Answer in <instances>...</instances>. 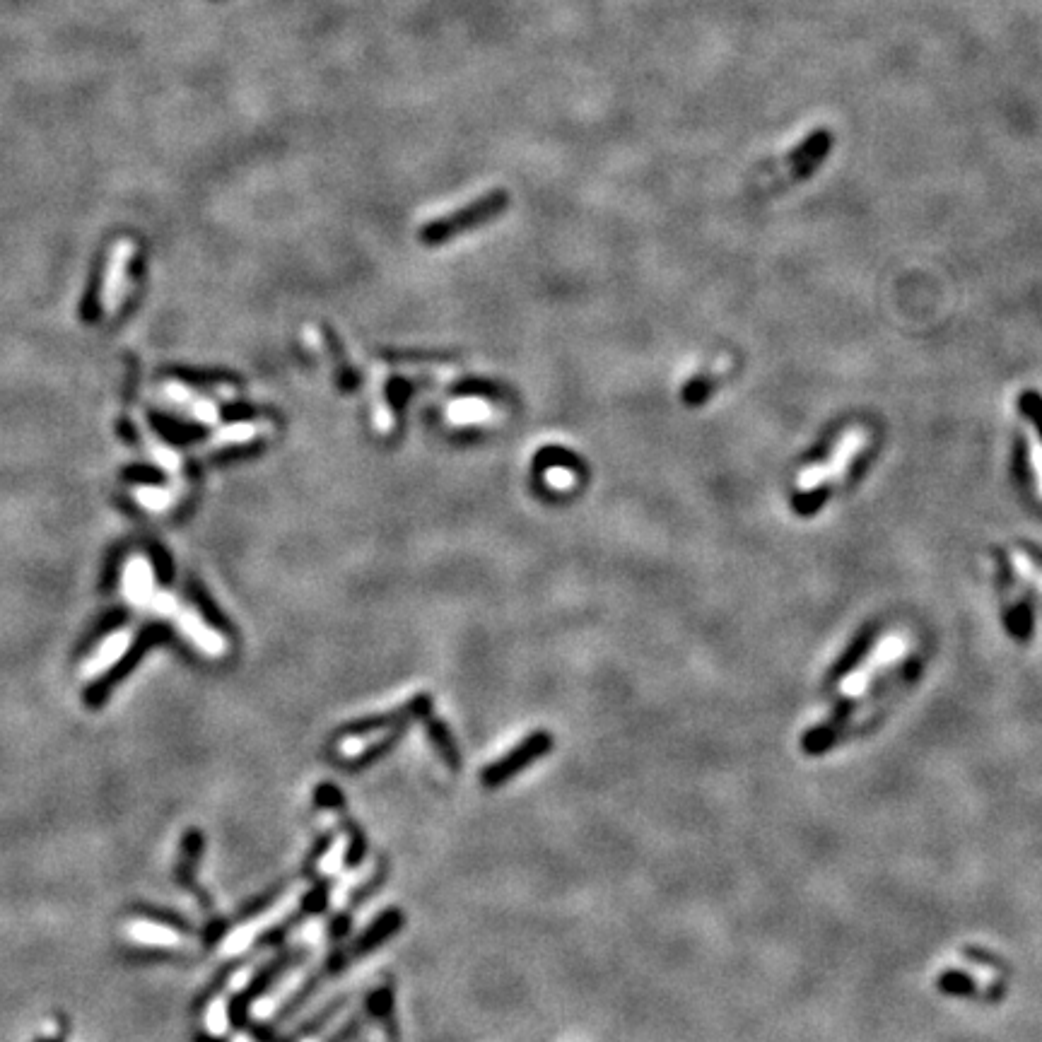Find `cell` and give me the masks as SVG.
I'll return each mask as SVG.
<instances>
[{
    "label": "cell",
    "mask_w": 1042,
    "mask_h": 1042,
    "mask_svg": "<svg viewBox=\"0 0 1042 1042\" xmlns=\"http://www.w3.org/2000/svg\"><path fill=\"white\" fill-rule=\"evenodd\" d=\"M866 442H869V435H866L864 427H852V430H847L828 459L818 461L816 466L804 468V471L799 473L796 488H799L801 493H811V490H818L821 485H828L833 483V480L842 478L850 471L854 459H857L859 452L866 447Z\"/></svg>",
    "instance_id": "obj_1"
},
{
    "label": "cell",
    "mask_w": 1042,
    "mask_h": 1042,
    "mask_svg": "<svg viewBox=\"0 0 1042 1042\" xmlns=\"http://www.w3.org/2000/svg\"><path fill=\"white\" fill-rule=\"evenodd\" d=\"M505 206H507V191H490L488 196L468 203L466 208L454 210V213L447 215V218L427 222L423 230H420V239L427 244L447 242V239L456 237V234L468 230V227H476V225H480V222H488L490 218H495V215L500 213Z\"/></svg>",
    "instance_id": "obj_2"
},
{
    "label": "cell",
    "mask_w": 1042,
    "mask_h": 1042,
    "mask_svg": "<svg viewBox=\"0 0 1042 1042\" xmlns=\"http://www.w3.org/2000/svg\"><path fill=\"white\" fill-rule=\"evenodd\" d=\"M304 891H307L304 886L292 888V891L285 893L278 903L268 907L266 912H261V915H256L254 919H247L244 924H239V927L234 929V932L227 934V939L222 941V948H220L222 956H239V953L247 951V948L254 944L259 936L266 934L268 929H273L275 924H280L285 917H290V912L300 905Z\"/></svg>",
    "instance_id": "obj_3"
},
{
    "label": "cell",
    "mask_w": 1042,
    "mask_h": 1042,
    "mask_svg": "<svg viewBox=\"0 0 1042 1042\" xmlns=\"http://www.w3.org/2000/svg\"><path fill=\"white\" fill-rule=\"evenodd\" d=\"M907 649H910V640H907V635H903V632H895V635L883 637V640L876 645L874 652H871V657L866 659L864 664L852 673V676H847L845 681H842V686H840L842 698H847V700L859 698V695H862L864 690L871 686V681L876 678V673L881 669H886V666H893L898 659H903Z\"/></svg>",
    "instance_id": "obj_4"
},
{
    "label": "cell",
    "mask_w": 1042,
    "mask_h": 1042,
    "mask_svg": "<svg viewBox=\"0 0 1042 1042\" xmlns=\"http://www.w3.org/2000/svg\"><path fill=\"white\" fill-rule=\"evenodd\" d=\"M314 965H316V958H307V960H302L300 965H295L290 973H285L283 977H280V980L275 982V987H271L266 994H261V997L254 1001V1006H251V1016L259 1018V1021H268V1018L278 1014L280 1006H283L288 999L295 997V994L302 989L304 982L309 980V975L314 973Z\"/></svg>",
    "instance_id": "obj_5"
},
{
    "label": "cell",
    "mask_w": 1042,
    "mask_h": 1042,
    "mask_svg": "<svg viewBox=\"0 0 1042 1042\" xmlns=\"http://www.w3.org/2000/svg\"><path fill=\"white\" fill-rule=\"evenodd\" d=\"M133 251H136V247H133V242H128V239H121V242H116L114 249H111L107 275H104V288H102V309L107 316H114L116 312H119L121 302H124L126 271H128V263H131V259H133Z\"/></svg>",
    "instance_id": "obj_6"
},
{
    "label": "cell",
    "mask_w": 1042,
    "mask_h": 1042,
    "mask_svg": "<svg viewBox=\"0 0 1042 1042\" xmlns=\"http://www.w3.org/2000/svg\"><path fill=\"white\" fill-rule=\"evenodd\" d=\"M131 642H133V632L128 628L111 632L107 640L99 645L97 652L85 661V666H83L85 681H95V678L102 676L104 671H109L111 666L119 664V661L124 659V654L128 652V647H131Z\"/></svg>",
    "instance_id": "obj_7"
},
{
    "label": "cell",
    "mask_w": 1042,
    "mask_h": 1042,
    "mask_svg": "<svg viewBox=\"0 0 1042 1042\" xmlns=\"http://www.w3.org/2000/svg\"><path fill=\"white\" fill-rule=\"evenodd\" d=\"M174 623L179 625V630L184 632L186 637L196 645L201 652L210 654V657H220L222 652H225V640L218 635L215 630H210L206 623H203L201 618H198L196 611H191V608L186 606H179L177 613H174Z\"/></svg>",
    "instance_id": "obj_8"
},
{
    "label": "cell",
    "mask_w": 1042,
    "mask_h": 1042,
    "mask_svg": "<svg viewBox=\"0 0 1042 1042\" xmlns=\"http://www.w3.org/2000/svg\"><path fill=\"white\" fill-rule=\"evenodd\" d=\"M155 575L145 558H131L124 570V596L133 608H148L150 596L155 594Z\"/></svg>",
    "instance_id": "obj_9"
},
{
    "label": "cell",
    "mask_w": 1042,
    "mask_h": 1042,
    "mask_svg": "<svg viewBox=\"0 0 1042 1042\" xmlns=\"http://www.w3.org/2000/svg\"><path fill=\"white\" fill-rule=\"evenodd\" d=\"M126 936L136 944L155 948H179L184 946V936L167 924L150 922V919H133L126 924Z\"/></svg>",
    "instance_id": "obj_10"
},
{
    "label": "cell",
    "mask_w": 1042,
    "mask_h": 1042,
    "mask_svg": "<svg viewBox=\"0 0 1042 1042\" xmlns=\"http://www.w3.org/2000/svg\"><path fill=\"white\" fill-rule=\"evenodd\" d=\"M548 746H550V741L543 734L541 736H531V739L526 741L524 746H519L517 751H512V755H509V758L500 760V763L493 765V768L488 770V775H485V782L497 784V782L507 780V777H512L519 768H524V765H529L531 760H536L538 755H543V751H546Z\"/></svg>",
    "instance_id": "obj_11"
},
{
    "label": "cell",
    "mask_w": 1042,
    "mask_h": 1042,
    "mask_svg": "<svg viewBox=\"0 0 1042 1042\" xmlns=\"http://www.w3.org/2000/svg\"><path fill=\"white\" fill-rule=\"evenodd\" d=\"M391 729L389 724H382V727H374L370 731H360V734L355 736H345V739L338 741L336 751L341 758H362V755H367L370 751H374L377 746H382L384 741L391 739Z\"/></svg>",
    "instance_id": "obj_12"
},
{
    "label": "cell",
    "mask_w": 1042,
    "mask_h": 1042,
    "mask_svg": "<svg viewBox=\"0 0 1042 1042\" xmlns=\"http://www.w3.org/2000/svg\"><path fill=\"white\" fill-rule=\"evenodd\" d=\"M374 874V862H367V864H360L357 869H350L345 871V874L338 878V883L333 886L331 891V907L333 910H343L345 905H348V900L353 898V893L357 891V888L365 886L367 881H370Z\"/></svg>",
    "instance_id": "obj_13"
},
{
    "label": "cell",
    "mask_w": 1042,
    "mask_h": 1042,
    "mask_svg": "<svg viewBox=\"0 0 1042 1042\" xmlns=\"http://www.w3.org/2000/svg\"><path fill=\"white\" fill-rule=\"evenodd\" d=\"M348 850H350V837L338 835L336 840L331 842L329 850L324 852V857L319 859V874L321 876L341 874L343 866H345V859H348Z\"/></svg>",
    "instance_id": "obj_14"
},
{
    "label": "cell",
    "mask_w": 1042,
    "mask_h": 1042,
    "mask_svg": "<svg viewBox=\"0 0 1042 1042\" xmlns=\"http://www.w3.org/2000/svg\"><path fill=\"white\" fill-rule=\"evenodd\" d=\"M227 1028H230V1009H227V997H218L210 1001L208 1011H206V1030L210 1035H215V1038H220V1035L227 1033Z\"/></svg>",
    "instance_id": "obj_15"
},
{
    "label": "cell",
    "mask_w": 1042,
    "mask_h": 1042,
    "mask_svg": "<svg viewBox=\"0 0 1042 1042\" xmlns=\"http://www.w3.org/2000/svg\"><path fill=\"white\" fill-rule=\"evenodd\" d=\"M266 960H268V953H261V956L256 958V960H251V963H244L242 968H239L237 973L230 977V982H227V994L244 992V989L251 985V980H254V977L261 973V968H263V963H266Z\"/></svg>",
    "instance_id": "obj_16"
},
{
    "label": "cell",
    "mask_w": 1042,
    "mask_h": 1042,
    "mask_svg": "<svg viewBox=\"0 0 1042 1042\" xmlns=\"http://www.w3.org/2000/svg\"><path fill=\"white\" fill-rule=\"evenodd\" d=\"M1011 565H1014V570L1026 579L1028 584H1033L1035 589L1042 591V567L1030 558L1026 550H1014V553H1011Z\"/></svg>",
    "instance_id": "obj_17"
},
{
    "label": "cell",
    "mask_w": 1042,
    "mask_h": 1042,
    "mask_svg": "<svg viewBox=\"0 0 1042 1042\" xmlns=\"http://www.w3.org/2000/svg\"><path fill=\"white\" fill-rule=\"evenodd\" d=\"M136 500L150 512H162L174 502V490L169 488H136Z\"/></svg>",
    "instance_id": "obj_18"
},
{
    "label": "cell",
    "mask_w": 1042,
    "mask_h": 1042,
    "mask_svg": "<svg viewBox=\"0 0 1042 1042\" xmlns=\"http://www.w3.org/2000/svg\"><path fill=\"white\" fill-rule=\"evenodd\" d=\"M485 415H488V408L480 401H461L449 408V418L454 423H473V420H483Z\"/></svg>",
    "instance_id": "obj_19"
},
{
    "label": "cell",
    "mask_w": 1042,
    "mask_h": 1042,
    "mask_svg": "<svg viewBox=\"0 0 1042 1042\" xmlns=\"http://www.w3.org/2000/svg\"><path fill=\"white\" fill-rule=\"evenodd\" d=\"M348 1021H350V1006H348V1009L336 1011V1014L331 1016V1021L326 1023L324 1028H319L314 1035H309V1038H304L302 1042H329L333 1035H336L338 1030H341Z\"/></svg>",
    "instance_id": "obj_20"
},
{
    "label": "cell",
    "mask_w": 1042,
    "mask_h": 1042,
    "mask_svg": "<svg viewBox=\"0 0 1042 1042\" xmlns=\"http://www.w3.org/2000/svg\"><path fill=\"white\" fill-rule=\"evenodd\" d=\"M321 936H324V919H309V922H304L302 927H297V932L292 934V941H297V944L314 946V944H319Z\"/></svg>",
    "instance_id": "obj_21"
},
{
    "label": "cell",
    "mask_w": 1042,
    "mask_h": 1042,
    "mask_svg": "<svg viewBox=\"0 0 1042 1042\" xmlns=\"http://www.w3.org/2000/svg\"><path fill=\"white\" fill-rule=\"evenodd\" d=\"M1028 439H1030V464H1033L1035 480H1038V493L1042 495V437L1035 427H1030Z\"/></svg>",
    "instance_id": "obj_22"
},
{
    "label": "cell",
    "mask_w": 1042,
    "mask_h": 1042,
    "mask_svg": "<svg viewBox=\"0 0 1042 1042\" xmlns=\"http://www.w3.org/2000/svg\"><path fill=\"white\" fill-rule=\"evenodd\" d=\"M251 435H254V427H249V425L227 427V430H222L220 435H218V444L234 442V439H244V437H251Z\"/></svg>",
    "instance_id": "obj_23"
},
{
    "label": "cell",
    "mask_w": 1042,
    "mask_h": 1042,
    "mask_svg": "<svg viewBox=\"0 0 1042 1042\" xmlns=\"http://www.w3.org/2000/svg\"><path fill=\"white\" fill-rule=\"evenodd\" d=\"M548 480H550V485H555V488H570L575 476H572L570 471H565V468H560V471H550Z\"/></svg>",
    "instance_id": "obj_24"
},
{
    "label": "cell",
    "mask_w": 1042,
    "mask_h": 1042,
    "mask_svg": "<svg viewBox=\"0 0 1042 1042\" xmlns=\"http://www.w3.org/2000/svg\"><path fill=\"white\" fill-rule=\"evenodd\" d=\"M232 1042H256V1040H251L249 1035H244V1033H237V1035H234V1038H232Z\"/></svg>",
    "instance_id": "obj_25"
}]
</instances>
